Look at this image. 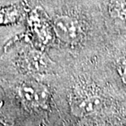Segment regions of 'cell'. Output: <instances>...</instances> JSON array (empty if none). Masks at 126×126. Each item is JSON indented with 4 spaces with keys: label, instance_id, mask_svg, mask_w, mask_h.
Here are the masks:
<instances>
[{
    "label": "cell",
    "instance_id": "7a4b0ae2",
    "mask_svg": "<svg viewBox=\"0 0 126 126\" xmlns=\"http://www.w3.org/2000/svg\"><path fill=\"white\" fill-rule=\"evenodd\" d=\"M125 81H126V76H125Z\"/></svg>",
    "mask_w": 126,
    "mask_h": 126
},
{
    "label": "cell",
    "instance_id": "6da1fadb",
    "mask_svg": "<svg viewBox=\"0 0 126 126\" xmlns=\"http://www.w3.org/2000/svg\"><path fill=\"white\" fill-rule=\"evenodd\" d=\"M16 65L25 72L42 73L53 69V61L50 60L45 50H39L33 45L20 42L12 48Z\"/></svg>",
    "mask_w": 126,
    "mask_h": 126
}]
</instances>
